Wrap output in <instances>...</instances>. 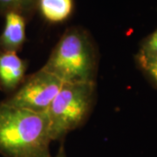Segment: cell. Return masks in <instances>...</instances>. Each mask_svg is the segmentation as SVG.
I'll return each instance as SVG.
<instances>
[{"instance_id":"cell-8","label":"cell","mask_w":157,"mask_h":157,"mask_svg":"<svg viewBox=\"0 0 157 157\" xmlns=\"http://www.w3.org/2000/svg\"><path fill=\"white\" fill-rule=\"evenodd\" d=\"M37 2L38 0H0V15L17 12L26 18L37 9Z\"/></svg>"},{"instance_id":"cell-3","label":"cell","mask_w":157,"mask_h":157,"mask_svg":"<svg viewBox=\"0 0 157 157\" xmlns=\"http://www.w3.org/2000/svg\"><path fill=\"white\" fill-rule=\"evenodd\" d=\"M95 82L64 83L45 112L52 140L63 138L84 123L95 101Z\"/></svg>"},{"instance_id":"cell-11","label":"cell","mask_w":157,"mask_h":157,"mask_svg":"<svg viewBox=\"0 0 157 157\" xmlns=\"http://www.w3.org/2000/svg\"><path fill=\"white\" fill-rule=\"evenodd\" d=\"M52 157H67V155H66V152L64 150V148L63 147H60V149H59V151L57 153L56 155H54V156H52Z\"/></svg>"},{"instance_id":"cell-1","label":"cell","mask_w":157,"mask_h":157,"mask_svg":"<svg viewBox=\"0 0 157 157\" xmlns=\"http://www.w3.org/2000/svg\"><path fill=\"white\" fill-rule=\"evenodd\" d=\"M49 121L36 113L0 102V155L52 157Z\"/></svg>"},{"instance_id":"cell-5","label":"cell","mask_w":157,"mask_h":157,"mask_svg":"<svg viewBox=\"0 0 157 157\" xmlns=\"http://www.w3.org/2000/svg\"><path fill=\"white\" fill-rule=\"evenodd\" d=\"M25 62L17 52H0V89L5 93L16 91L25 79Z\"/></svg>"},{"instance_id":"cell-7","label":"cell","mask_w":157,"mask_h":157,"mask_svg":"<svg viewBox=\"0 0 157 157\" xmlns=\"http://www.w3.org/2000/svg\"><path fill=\"white\" fill-rule=\"evenodd\" d=\"M37 8L46 21L62 23L72 15L73 0H38Z\"/></svg>"},{"instance_id":"cell-10","label":"cell","mask_w":157,"mask_h":157,"mask_svg":"<svg viewBox=\"0 0 157 157\" xmlns=\"http://www.w3.org/2000/svg\"><path fill=\"white\" fill-rule=\"evenodd\" d=\"M136 59L143 73L157 86V59Z\"/></svg>"},{"instance_id":"cell-4","label":"cell","mask_w":157,"mask_h":157,"mask_svg":"<svg viewBox=\"0 0 157 157\" xmlns=\"http://www.w3.org/2000/svg\"><path fill=\"white\" fill-rule=\"evenodd\" d=\"M63 82L52 73L40 68L24 79L5 103L36 113H45L63 86Z\"/></svg>"},{"instance_id":"cell-9","label":"cell","mask_w":157,"mask_h":157,"mask_svg":"<svg viewBox=\"0 0 157 157\" xmlns=\"http://www.w3.org/2000/svg\"><path fill=\"white\" fill-rule=\"evenodd\" d=\"M136 59H157V29L143 40Z\"/></svg>"},{"instance_id":"cell-2","label":"cell","mask_w":157,"mask_h":157,"mask_svg":"<svg viewBox=\"0 0 157 157\" xmlns=\"http://www.w3.org/2000/svg\"><path fill=\"white\" fill-rule=\"evenodd\" d=\"M42 68L63 83L95 82L98 58L89 33L79 26L69 27Z\"/></svg>"},{"instance_id":"cell-6","label":"cell","mask_w":157,"mask_h":157,"mask_svg":"<svg viewBox=\"0 0 157 157\" xmlns=\"http://www.w3.org/2000/svg\"><path fill=\"white\" fill-rule=\"evenodd\" d=\"M4 17L5 25L0 34V52H17L25 41L26 18L17 12H8Z\"/></svg>"}]
</instances>
